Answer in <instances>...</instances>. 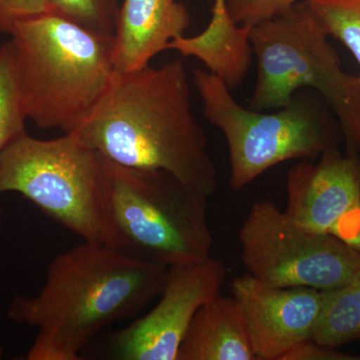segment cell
Returning a JSON list of instances; mask_svg holds the SVG:
<instances>
[{
  "mask_svg": "<svg viewBox=\"0 0 360 360\" xmlns=\"http://www.w3.org/2000/svg\"><path fill=\"white\" fill-rule=\"evenodd\" d=\"M71 132L123 167L165 170L208 198L217 189V167L179 59L115 73L94 110Z\"/></svg>",
  "mask_w": 360,
  "mask_h": 360,
  "instance_id": "cell-1",
  "label": "cell"
},
{
  "mask_svg": "<svg viewBox=\"0 0 360 360\" xmlns=\"http://www.w3.org/2000/svg\"><path fill=\"white\" fill-rule=\"evenodd\" d=\"M167 272L103 243L84 241L58 255L39 295L16 296L9 305L11 321L37 329L26 359H80L97 333L160 295Z\"/></svg>",
  "mask_w": 360,
  "mask_h": 360,
  "instance_id": "cell-2",
  "label": "cell"
},
{
  "mask_svg": "<svg viewBox=\"0 0 360 360\" xmlns=\"http://www.w3.org/2000/svg\"><path fill=\"white\" fill-rule=\"evenodd\" d=\"M9 35L27 120L39 129L73 131L115 77L113 35L53 13L20 21Z\"/></svg>",
  "mask_w": 360,
  "mask_h": 360,
  "instance_id": "cell-3",
  "label": "cell"
},
{
  "mask_svg": "<svg viewBox=\"0 0 360 360\" xmlns=\"http://www.w3.org/2000/svg\"><path fill=\"white\" fill-rule=\"evenodd\" d=\"M101 158L108 245L167 267L210 257L208 196L165 170L137 169Z\"/></svg>",
  "mask_w": 360,
  "mask_h": 360,
  "instance_id": "cell-4",
  "label": "cell"
},
{
  "mask_svg": "<svg viewBox=\"0 0 360 360\" xmlns=\"http://www.w3.org/2000/svg\"><path fill=\"white\" fill-rule=\"evenodd\" d=\"M328 33L307 0L253 26L250 44L257 58L252 110L281 108L298 90L321 94L335 113L348 153L360 151V75L343 71Z\"/></svg>",
  "mask_w": 360,
  "mask_h": 360,
  "instance_id": "cell-5",
  "label": "cell"
},
{
  "mask_svg": "<svg viewBox=\"0 0 360 360\" xmlns=\"http://www.w3.org/2000/svg\"><path fill=\"white\" fill-rule=\"evenodd\" d=\"M193 82L205 117L221 130L229 144V184L234 191L284 161L315 160L338 148L340 123L309 89L296 92L277 112L264 113L238 104L231 90L210 71L196 70Z\"/></svg>",
  "mask_w": 360,
  "mask_h": 360,
  "instance_id": "cell-6",
  "label": "cell"
},
{
  "mask_svg": "<svg viewBox=\"0 0 360 360\" xmlns=\"http://www.w3.org/2000/svg\"><path fill=\"white\" fill-rule=\"evenodd\" d=\"M18 193L87 243L108 245L103 158L75 132L39 139L25 131L0 153V194Z\"/></svg>",
  "mask_w": 360,
  "mask_h": 360,
  "instance_id": "cell-7",
  "label": "cell"
},
{
  "mask_svg": "<svg viewBox=\"0 0 360 360\" xmlns=\"http://www.w3.org/2000/svg\"><path fill=\"white\" fill-rule=\"evenodd\" d=\"M250 276L276 288L335 290L360 269V252L333 233L298 226L271 201H257L239 231Z\"/></svg>",
  "mask_w": 360,
  "mask_h": 360,
  "instance_id": "cell-8",
  "label": "cell"
},
{
  "mask_svg": "<svg viewBox=\"0 0 360 360\" xmlns=\"http://www.w3.org/2000/svg\"><path fill=\"white\" fill-rule=\"evenodd\" d=\"M225 276L224 265L212 257L168 267L158 304L108 338L110 359L177 360L194 314L201 305L219 295Z\"/></svg>",
  "mask_w": 360,
  "mask_h": 360,
  "instance_id": "cell-9",
  "label": "cell"
},
{
  "mask_svg": "<svg viewBox=\"0 0 360 360\" xmlns=\"http://www.w3.org/2000/svg\"><path fill=\"white\" fill-rule=\"evenodd\" d=\"M257 360H281L290 349L311 340L323 303V290L276 288L250 274L231 283Z\"/></svg>",
  "mask_w": 360,
  "mask_h": 360,
  "instance_id": "cell-10",
  "label": "cell"
},
{
  "mask_svg": "<svg viewBox=\"0 0 360 360\" xmlns=\"http://www.w3.org/2000/svg\"><path fill=\"white\" fill-rule=\"evenodd\" d=\"M286 217L315 233H331L338 220L360 205V158L338 148L324 151L317 162L303 160L286 179Z\"/></svg>",
  "mask_w": 360,
  "mask_h": 360,
  "instance_id": "cell-11",
  "label": "cell"
},
{
  "mask_svg": "<svg viewBox=\"0 0 360 360\" xmlns=\"http://www.w3.org/2000/svg\"><path fill=\"white\" fill-rule=\"evenodd\" d=\"M189 26L191 14L179 0H123L112 37L115 73L146 68Z\"/></svg>",
  "mask_w": 360,
  "mask_h": 360,
  "instance_id": "cell-12",
  "label": "cell"
},
{
  "mask_svg": "<svg viewBox=\"0 0 360 360\" xmlns=\"http://www.w3.org/2000/svg\"><path fill=\"white\" fill-rule=\"evenodd\" d=\"M255 359L240 304L220 293L194 314L177 354V360Z\"/></svg>",
  "mask_w": 360,
  "mask_h": 360,
  "instance_id": "cell-13",
  "label": "cell"
},
{
  "mask_svg": "<svg viewBox=\"0 0 360 360\" xmlns=\"http://www.w3.org/2000/svg\"><path fill=\"white\" fill-rule=\"evenodd\" d=\"M251 26L232 20L225 0H215L210 25L200 34L184 37L167 44V51L200 59L229 90L243 84L252 60Z\"/></svg>",
  "mask_w": 360,
  "mask_h": 360,
  "instance_id": "cell-14",
  "label": "cell"
},
{
  "mask_svg": "<svg viewBox=\"0 0 360 360\" xmlns=\"http://www.w3.org/2000/svg\"><path fill=\"white\" fill-rule=\"evenodd\" d=\"M323 292L321 315L311 340L336 348L360 340V269L347 283Z\"/></svg>",
  "mask_w": 360,
  "mask_h": 360,
  "instance_id": "cell-15",
  "label": "cell"
},
{
  "mask_svg": "<svg viewBox=\"0 0 360 360\" xmlns=\"http://www.w3.org/2000/svg\"><path fill=\"white\" fill-rule=\"evenodd\" d=\"M27 120L16 80L9 41L0 45V153L26 131Z\"/></svg>",
  "mask_w": 360,
  "mask_h": 360,
  "instance_id": "cell-16",
  "label": "cell"
},
{
  "mask_svg": "<svg viewBox=\"0 0 360 360\" xmlns=\"http://www.w3.org/2000/svg\"><path fill=\"white\" fill-rule=\"evenodd\" d=\"M329 37L349 49L360 65V0H307Z\"/></svg>",
  "mask_w": 360,
  "mask_h": 360,
  "instance_id": "cell-17",
  "label": "cell"
},
{
  "mask_svg": "<svg viewBox=\"0 0 360 360\" xmlns=\"http://www.w3.org/2000/svg\"><path fill=\"white\" fill-rule=\"evenodd\" d=\"M52 13L77 25L101 33L113 35L120 4L118 0H49Z\"/></svg>",
  "mask_w": 360,
  "mask_h": 360,
  "instance_id": "cell-18",
  "label": "cell"
},
{
  "mask_svg": "<svg viewBox=\"0 0 360 360\" xmlns=\"http://www.w3.org/2000/svg\"><path fill=\"white\" fill-rule=\"evenodd\" d=\"M232 20L245 26H253L274 20L302 0H225Z\"/></svg>",
  "mask_w": 360,
  "mask_h": 360,
  "instance_id": "cell-19",
  "label": "cell"
},
{
  "mask_svg": "<svg viewBox=\"0 0 360 360\" xmlns=\"http://www.w3.org/2000/svg\"><path fill=\"white\" fill-rule=\"evenodd\" d=\"M49 13V0H0V33L9 35L20 21Z\"/></svg>",
  "mask_w": 360,
  "mask_h": 360,
  "instance_id": "cell-20",
  "label": "cell"
},
{
  "mask_svg": "<svg viewBox=\"0 0 360 360\" xmlns=\"http://www.w3.org/2000/svg\"><path fill=\"white\" fill-rule=\"evenodd\" d=\"M281 360H360V357L342 354L336 348L323 347L309 340L296 345Z\"/></svg>",
  "mask_w": 360,
  "mask_h": 360,
  "instance_id": "cell-21",
  "label": "cell"
},
{
  "mask_svg": "<svg viewBox=\"0 0 360 360\" xmlns=\"http://www.w3.org/2000/svg\"><path fill=\"white\" fill-rule=\"evenodd\" d=\"M331 233L360 252V205L343 215Z\"/></svg>",
  "mask_w": 360,
  "mask_h": 360,
  "instance_id": "cell-22",
  "label": "cell"
},
{
  "mask_svg": "<svg viewBox=\"0 0 360 360\" xmlns=\"http://www.w3.org/2000/svg\"><path fill=\"white\" fill-rule=\"evenodd\" d=\"M1 217H2V213H1V210H0V226H1Z\"/></svg>",
  "mask_w": 360,
  "mask_h": 360,
  "instance_id": "cell-23",
  "label": "cell"
},
{
  "mask_svg": "<svg viewBox=\"0 0 360 360\" xmlns=\"http://www.w3.org/2000/svg\"><path fill=\"white\" fill-rule=\"evenodd\" d=\"M1 355H2V350L0 349V359H1Z\"/></svg>",
  "mask_w": 360,
  "mask_h": 360,
  "instance_id": "cell-24",
  "label": "cell"
}]
</instances>
